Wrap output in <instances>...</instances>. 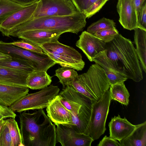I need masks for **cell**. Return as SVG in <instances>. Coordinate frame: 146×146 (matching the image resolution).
Returning <instances> with one entry per match:
<instances>
[{
  "label": "cell",
  "instance_id": "cb8c5ba5",
  "mask_svg": "<svg viewBox=\"0 0 146 146\" xmlns=\"http://www.w3.org/2000/svg\"><path fill=\"white\" fill-rule=\"evenodd\" d=\"M75 70L72 68L62 66L56 70L55 75L59 79L63 88L71 85L77 78L78 74Z\"/></svg>",
  "mask_w": 146,
  "mask_h": 146
},
{
  "label": "cell",
  "instance_id": "e0dca14e",
  "mask_svg": "<svg viewBox=\"0 0 146 146\" xmlns=\"http://www.w3.org/2000/svg\"><path fill=\"white\" fill-rule=\"evenodd\" d=\"M27 87L0 84V104L10 106L22 97L27 94Z\"/></svg>",
  "mask_w": 146,
  "mask_h": 146
},
{
  "label": "cell",
  "instance_id": "836d02e7",
  "mask_svg": "<svg viewBox=\"0 0 146 146\" xmlns=\"http://www.w3.org/2000/svg\"><path fill=\"white\" fill-rule=\"evenodd\" d=\"M16 116L10 107L0 104V120L7 117L15 119Z\"/></svg>",
  "mask_w": 146,
  "mask_h": 146
},
{
  "label": "cell",
  "instance_id": "8992f818",
  "mask_svg": "<svg viewBox=\"0 0 146 146\" xmlns=\"http://www.w3.org/2000/svg\"><path fill=\"white\" fill-rule=\"evenodd\" d=\"M111 100L108 90L99 100L92 104L90 120L85 134L90 136L94 140L99 139L106 130V121Z\"/></svg>",
  "mask_w": 146,
  "mask_h": 146
},
{
  "label": "cell",
  "instance_id": "d4e9b609",
  "mask_svg": "<svg viewBox=\"0 0 146 146\" xmlns=\"http://www.w3.org/2000/svg\"><path fill=\"white\" fill-rule=\"evenodd\" d=\"M25 6L11 0H0V24L10 15Z\"/></svg>",
  "mask_w": 146,
  "mask_h": 146
},
{
  "label": "cell",
  "instance_id": "4316f807",
  "mask_svg": "<svg viewBox=\"0 0 146 146\" xmlns=\"http://www.w3.org/2000/svg\"><path fill=\"white\" fill-rule=\"evenodd\" d=\"M115 28V23L113 20L104 17L92 23L88 27L86 31L93 34L100 30Z\"/></svg>",
  "mask_w": 146,
  "mask_h": 146
},
{
  "label": "cell",
  "instance_id": "ffe728a7",
  "mask_svg": "<svg viewBox=\"0 0 146 146\" xmlns=\"http://www.w3.org/2000/svg\"><path fill=\"white\" fill-rule=\"evenodd\" d=\"M52 78L46 71H33L29 74L27 78V85L31 89L41 90L50 85Z\"/></svg>",
  "mask_w": 146,
  "mask_h": 146
},
{
  "label": "cell",
  "instance_id": "2e32d148",
  "mask_svg": "<svg viewBox=\"0 0 146 146\" xmlns=\"http://www.w3.org/2000/svg\"><path fill=\"white\" fill-rule=\"evenodd\" d=\"M62 34L56 31L44 30H30L21 33L17 36L19 38L31 41L39 46L58 40Z\"/></svg>",
  "mask_w": 146,
  "mask_h": 146
},
{
  "label": "cell",
  "instance_id": "f35d334b",
  "mask_svg": "<svg viewBox=\"0 0 146 146\" xmlns=\"http://www.w3.org/2000/svg\"><path fill=\"white\" fill-rule=\"evenodd\" d=\"M12 56L8 54L0 52V60L11 59Z\"/></svg>",
  "mask_w": 146,
  "mask_h": 146
},
{
  "label": "cell",
  "instance_id": "d6986e66",
  "mask_svg": "<svg viewBox=\"0 0 146 146\" xmlns=\"http://www.w3.org/2000/svg\"><path fill=\"white\" fill-rule=\"evenodd\" d=\"M119 143L120 146H146V121L136 125L131 133Z\"/></svg>",
  "mask_w": 146,
  "mask_h": 146
},
{
  "label": "cell",
  "instance_id": "7402d4cb",
  "mask_svg": "<svg viewBox=\"0 0 146 146\" xmlns=\"http://www.w3.org/2000/svg\"><path fill=\"white\" fill-rule=\"evenodd\" d=\"M0 65L28 74L34 71L28 61L15 57H12L9 60H0Z\"/></svg>",
  "mask_w": 146,
  "mask_h": 146
},
{
  "label": "cell",
  "instance_id": "9c48e42d",
  "mask_svg": "<svg viewBox=\"0 0 146 146\" xmlns=\"http://www.w3.org/2000/svg\"><path fill=\"white\" fill-rule=\"evenodd\" d=\"M56 125L57 141L62 146H91L94 141L88 135L77 132L68 124Z\"/></svg>",
  "mask_w": 146,
  "mask_h": 146
},
{
  "label": "cell",
  "instance_id": "603a6c76",
  "mask_svg": "<svg viewBox=\"0 0 146 146\" xmlns=\"http://www.w3.org/2000/svg\"><path fill=\"white\" fill-rule=\"evenodd\" d=\"M109 88L112 100L117 101L126 106L128 105L130 95L124 82L111 86Z\"/></svg>",
  "mask_w": 146,
  "mask_h": 146
},
{
  "label": "cell",
  "instance_id": "9a60e30c",
  "mask_svg": "<svg viewBox=\"0 0 146 146\" xmlns=\"http://www.w3.org/2000/svg\"><path fill=\"white\" fill-rule=\"evenodd\" d=\"M136 126L129 122L125 117L121 118L119 115L115 116L109 124L110 137L119 141L129 136Z\"/></svg>",
  "mask_w": 146,
  "mask_h": 146
},
{
  "label": "cell",
  "instance_id": "5bb4252c",
  "mask_svg": "<svg viewBox=\"0 0 146 146\" xmlns=\"http://www.w3.org/2000/svg\"><path fill=\"white\" fill-rule=\"evenodd\" d=\"M46 108L47 116L55 125H71L72 121L71 113L62 104L59 95L51 101Z\"/></svg>",
  "mask_w": 146,
  "mask_h": 146
},
{
  "label": "cell",
  "instance_id": "7c38bea8",
  "mask_svg": "<svg viewBox=\"0 0 146 146\" xmlns=\"http://www.w3.org/2000/svg\"><path fill=\"white\" fill-rule=\"evenodd\" d=\"M116 8L119 21L124 29L131 31L137 28V18L133 0H118Z\"/></svg>",
  "mask_w": 146,
  "mask_h": 146
},
{
  "label": "cell",
  "instance_id": "74e56055",
  "mask_svg": "<svg viewBox=\"0 0 146 146\" xmlns=\"http://www.w3.org/2000/svg\"><path fill=\"white\" fill-rule=\"evenodd\" d=\"M20 4L27 5L32 4L39 0H11Z\"/></svg>",
  "mask_w": 146,
  "mask_h": 146
},
{
  "label": "cell",
  "instance_id": "83f0119b",
  "mask_svg": "<svg viewBox=\"0 0 146 146\" xmlns=\"http://www.w3.org/2000/svg\"><path fill=\"white\" fill-rule=\"evenodd\" d=\"M119 34L118 31L115 28L100 30L96 32L93 35L106 43L112 40Z\"/></svg>",
  "mask_w": 146,
  "mask_h": 146
},
{
  "label": "cell",
  "instance_id": "d6a6232c",
  "mask_svg": "<svg viewBox=\"0 0 146 146\" xmlns=\"http://www.w3.org/2000/svg\"><path fill=\"white\" fill-rule=\"evenodd\" d=\"M137 28L146 31V1L143 5L138 18Z\"/></svg>",
  "mask_w": 146,
  "mask_h": 146
},
{
  "label": "cell",
  "instance_id": "7a4b0ae2",
  "mask_svg": "<svg viewBox=\"0 0 146 146\" xmlns=\"http://www.w3.org/2000/svg\"><path fill=\"white\" fill-rule=\"evenodd\" d=\"M105 49L116 70L136 82L142 80V69L135 48L130 39L119 34L106 43Z\"/></svg>",
  "mask_w": 146,
  "mask_h": 146
},
{
  "label": "cell",
  "instance_id": "ba28073f",
  "mask_svg": "<svg viewBox=\"0 0 146 146\" xmlns=\"http://www.w3.org/2000/svg\"><path fill=\"white\" fill-rule=\"evenodd\" d=\"M78 11L71 0H39L28 21L46 17L71 15Z\"/></svg>",
  "mask_w": 146,
  "mask_h": 146
},
{
  "label": "cell",
  "instance_id": "52a82bcc",
  "mask_svg": "<svg viewBox=\"0 0 146 146\" xmlns=\"http://www.w3.org/2000/svg\"><path fill=\"white\" fill-rule=\"evenodd\" d=\"M76 80L98 100L110 86L104 71L96 63L92 65L86 72L78 75Z\"/></svg>",
  "mask_w": 146,
  "mask_h": 146
},
{
  "label": "cell",
  "instance_id": "f546056e",
  "mask_svg": "<svg viewBox=\"0 0 146 146\" xmlns=\"http://www.w3.org/2000/svg\"><path fill=\"white\" fill-rule=\"evenodd\" d=\"M71 86L76 91L90 99L93 103L98 100L91 94L87 90L76 80L74 81Z\"/></svg>",
  "mask_w": 146,
  "mask_h": 146
},
{
  "label": "cell",
  "instance_id": "1f68e13d",
  "mask_svg": "<svg viewBox=\"0 0 146 146\" xmlns=\"http://www.w3.org/2000/svg\"><path fill=\"white\" fill-rule=\"evenodd\" d=\"M0 146H12L11 138L5 122L0 136Z\"/></svg>",
  "mask_w": 146,
  "mask_h": 146
},
{
  "label": "cell",
  "instance_id": "f1b7e54d",
  "mask_svg": "<svg viewBox=\"0 0 146 146\" xmlns=\"http://www.w3.org/2000/svg\"><path fill=\"white\" fill-rule=\"evenodd\" d=\"M20 41L8 42L10 44L23 49L35 52L42 53L43 52L40 46L29 41L22 39Z\"/></svg>",
  "mask_w": 146,
  "mask_h": 146
},
{
  "label": "cell",
  "instance_id": "e575fe53",
  "mask_svg": "<svg viewBox=\"0 0 146 146\" xmlns=\"http://www.w3.org/2000/svg\"><path fill=\"white\" fill-rule=\"evenodd\" d=\"M97 146H120L117 140L105 135L100 141Z\"/></svg>",
  "mask_w": 146,
  "mask_h": 146
},
{
  "label": "cell",
  "instance_id": "8d00e7d4",
  "mask_svg": "<svg viewBox=\"0 0 146 146\" xmlns=\"http://www.w3.org/2000/svg\"><path fill=\"white\" fill-rule=\"evenodd\" d=\"M146 0H133L138 18L139 14L143 5Z\"/></svg>",
  "mask_w": 146,
  "mask_h": 146
},
{
  "label": "cell",
  "instance_id": "6da1fadb",
  "mask_svg": "<svg viewBox=\"0 0 146 146\" xmlns=\"http://www.w3.org/2000/svg\"><path fill=\"white\" fill-rule=\"evenodd\" d=\"M19 117L23 146H56V125L43 109L32 113L21 112Z\"/></svg>",
  "mask_w": 146,
  "mask_h": 146
},
{
  "label": "cell",
  "instance_id": "277c9868",
  "mask_svg": "<svg viewBox=\"0 0 146 146\" xmlns=\"http://www.w3.org/2000/svg\"><path fill=\"white\" fill-rule=\"evenodd\" d=\"M43 52L62 67H70L77 71L84 68L85 63L81 54L73 47L60 42L58 40L40 45Z\"/></svg>",
  "mask_w": 146,
  "mask_h": 146
},
{
  "label": "cell",
  "instance_id": "44dd1931",
  "mask_svg": "<svg viewBox=\"0 0 146 146\" xmlns=\"http://www.w3.org/2000/svg\"><path fill=\"white\" fill-rule=\"evenodd\" d=\"M134 42L136 52L142 70L146 72V31L135 29Z\"/></svg>",
  "mask_w": 146,
  "mask_h": 146
},
{
  "label": "cell",
  "instance_id": "8fae6325",
  "mask_svg": "<svg viewBox=\"0 0 146 146\" xmlns=\"http://www.w3.org/2000/svg\"><path fill=\"white\" fill-rule=\"evenodd\" d=\"M76 43L91 62L95 56L105 49L106 44L103 40L86 31H83Z\"/></svg>",
  "mask_w": 146,
  "mask_h": 146
},
{
  "label": "cell",
  "instance_id": "4fadbf2b",
  "mask_svg": "<svg viewBox=\"0 0 146 146\" xmlns=\"http://www.w3.org/2000/svg\"><path fill=\"white\" fill-rule=\"evenodd\" d=\"M93 61L103 69L110 86L124 82L128 79L125 75L115 68L111 61L107 56L106 49L96 54L93 58Z\"/></svg>",
  "mask_w": 146,
  "mask_h": 146
},
{
  "label": "cell",
  "instance_id": "4dcf8cb0",
  "mask_svg": "<svg viewBox=\"0 0 146 146\" xmlns=\"http://www.w3.org/2000/svg\"><path fill=\"white\" fill-rule=\"evenodd\" d=\"M109 0H98L84 13L86 18H89L95 14L102 8Z\"/></svg>",
  "mask_w": 146,
  "mask_h": 146
},
{
  "label": "cell",
  "instance_id": "ab89813d",
  "mask_svg": "<svg viewBox=\"0 0 146 146\" xmlns=\"http://www.w3.org/2000/svg\"><path fill=\"white\" fill-rule=\"evenodd\" d=\"M5 122V120L3 119L0 120V136L3 130Z\"/></svg>",
  "mask_w": 146,
  "mask_h": 146
},
{
  "label": "cell",
  "instance_id": "d590c367",
  "mask_svg": "<svg viewBox=\"0 0 146 146\" xmlns=\"http://www.w3.org/2000/svg\"><path fill=\"white\" fill-rule=\"evenodd\" d=\"M77 11L84 13L90 0H71Z\"/></svg>",
  "mask_w": 146,
  "mask_h": 146
},
{
  "label": "cell",
  "instance_id": "484cf974",
  "mask_svg": "<svg viewBox=\"0 0 146 146\" xmlns=\"http://www.w3.org/2000/svg\"><path fill=\"white\" fill-rule=\"evenodd\" d=\"M5 120L11 138L12 146H23L20 130L17 122L12 118Z\"/></svg>",
  "mask_w": 146,
  "mask_h": 146
},
{
  "label": "cell",
  "instance_id": "60d3db41",
  "mask_svg": "<svg viewBox=\"0 0 146 146\" xmlns=\"http://www.w3.org/2000/svg\"><path fill=\"white\" fill-rule=\"evenodd\" d=\"M97 0H90L88 4L86 10L90 8Z\"/></svg>",
  "mask_w": 146,
  "mask_h": 146
},
{
  "label": "cell",
  "instance_id": "30bf717a",
  "mask_svg": "<svg viewBox=\"0 0 146 146\" xmlns=\"http://www.w3.org/2000/svg\"><path fill=\"white\" fill-rule=\"evenodd\" d=\"M37 1L13 13L0 24V31L3 35L9 36L10 31L17 26L28 21L34 12Z\"/></svg>",
  "mask_w": 146,
  "mask_h": 146
},
{
  "label": "cell",
  "instance_id": "ac0fdd59",
  "mask_svg": "<svg viewBox=\"0 0 146 146\" xmlns=\"http://www.w3.org/2000/svg\"><path fill=\"white\" fill-rule=\"evenodd\" d=\"M28 74L0 65V84L27 87L26 78Z\"/></svg>",
  "mask_w": 146,
  "mask_h": 146
},
{
  "label": "cell",
  "instance_id": "3957f363",
  "mask_svg": "<svg viewBox=\"0 0 146 146\" xmlns=\"http://www.w3.org/2000/svg\"><path fill=\"white\" fill-rule=\"evenodd\" d=\"M85 14L78 11L69 15L46 17L27 21L14 28L9 36L17 37L26 31L35 30H50L62 34L66 32L78 34L86 25Z\"/></svg>",
  "mask_w": 146,
  "mask_h": 146
},
{
  "label": "cell",
  "instance_id": "5b68a950",
  "mask_svg": "<svg viewBox=\"0 0 146 146\" xmlns=\"http://www.w3.org/2000/svg\"><path fill=\"white\" fill-rule=\"evenodd\" d=\"M60 89L53 84L36 92L27 94L9 106L14 111L21 112L30 110L43 109L59 94Z\"/></svg>",
  "mask_w": 146,
  "mask_h": 146
}]
</instances>
